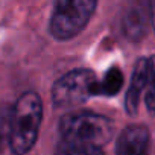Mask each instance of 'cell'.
Returning a JSON list of instances; mask_svg holds the SVG:
<instances>
[{"label":"cell","instance_id":"obj_1","mask_svg":"<svg viewBox=\"0 0 155 155\" xmlns=\"http://www.w3.org/2000/svg\"><path fill=\"white\" fill-rule=\"evenodd\" d=\"M61 143L58 153L64 155H96L102 153L114 134L111 119L94 113H76L64 116L58 125Z\"/></svg>","mask_w":155,"mask_h":155},{"label":"cell","instance_id":"obj_7","mask_svg":"<svg viewBox=\"0 0 155 155\" xmlns=\"http://www.w3.org/2000/svg\"><path fill=\"white\" fill-rule=\"evenodd\" d=\"M149 9H146L143 0H135L128 8L123 18V32L131 41H138L146 35Z\"/></svg>","mask_w":155,"mask_h":155},{"label":"cell","instance_id":"obj_8","mask_svg":"<svg viewBox=\"0 0 155 155\" xmlns=\"http://www.w3.org/2000/svg\"><path fill=\"white\" fill-rule=\"evenodd\" d=\"M123 85V74L117 67L110 68L102 81H97V78L91 84V96H116Z\"/></svg>","mask_w":155,"mask_h":155},{"label":"cell","instance_id":"obj_10","mask_svg":"<svg viewBox=\"0 0 155 155\" xmlns=\"http://www.w3.org/2000/svg\"><path fill=\"white\" fill-rule=\"evenodd\" d=\"M149 18L152 23V29L155 32V0H149Z\"/></svg>","mask_w":155,"mask_h":155},{"label":"cell","instance_id":"obj_3","mask_svg":"<svg viewBox=\"0 0 155 155\" xmlns=\"http://www.w3.org/2000/svg\"><path fill=\"white\" fill-rule=\"evenodd\" d=\"M97 0H55L50 17V34L58 41L74 38L88 25Z\"/></svg>","mask_w":155,"mask_h":155},{"label":"cell","instance_id":"obj_9","mask_svg":"<svg viewBox=\"0 0 155 155\" xmlns=\"http://www.w3.org/2000/svg\"><path fill=\"white\" fill-rule=\"evenodd\" d=\"M144 104L150 116H155V56L149 58V76L146 82Z\"/></svg>","mask_w":155,"mask_h":155},{"label":"cell","instance_id":"obj_2","mask_svg":"<svg viewBox=\"0 0 155 155\" xmlns=\"http://www.w3.org/2000/svg\"><path fill=\"white\" fill-rule=\"evenodd\" d=\"M43 120V102L38 93H23L9 113L8 144L14 153L29 152L40 132Z\"/></svg>","mask_w":155,"mask_h":155},{"label":"cell","instance_id":"obj_5","mask_svg":"<svg viewBox=\"0 0 155 155\" xmlns=\"http://www.w3.org/2000/svg\"><path fill=\"white\" fill-rule=\"evenodd\" d=\"M149 143V131L143 125L126 126L117 138V155H141L146 152Z\"/></svg>","mask_w":155,"mask_h":155},{"label":"cell","instance_id":"obj_6","mask_svg":"<svg viewBox=\"0 0 155 155\" xmlns=\"http://www.w3.org/2000/svg\"><path fill=\"white\" fill-rule=\"evenodd\" d=\"M147 76H149V58H140L135 62V67L131 76V84L125 96V110L129 116H135L138 111L140 96L146 87Z\"/></svg>","mask_w":155,"mask_h":155},{"label":"cell","instance_id":"obj_4","mask_svg":"<svg viewBox=\"0 0 155 155\" xmlns=\"http://www.w3.org/2000/svg\"><path fill=\"white\" fill-rule=\"evenodd\" d=\"M96 79V74L90 68H76L59 79L52 87V101L55 107L68 108L78 107L91 97V84Z\"/></svg>","mask_w":155,"mask_h":155}]
</instances>
